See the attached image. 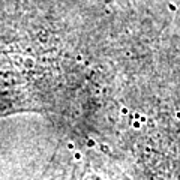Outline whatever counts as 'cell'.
I'll return each instance as SVG.
<instances>
[{"label": "cell", "mask_w": 180, "mask_h": 180, "mask_svg": "<svg viewBox=\"0 0 180 180\" xmlns=\"http://www.w3.org/2000/svg\"><path fill=\"white\" fill-rule=\"evenodd\" d=\"M72 180H99V179H95L93 176H86V174H81V176H78V177L72 179Z\"/></svg>", "instance_id": "6da1fadb"}]
</instances>
